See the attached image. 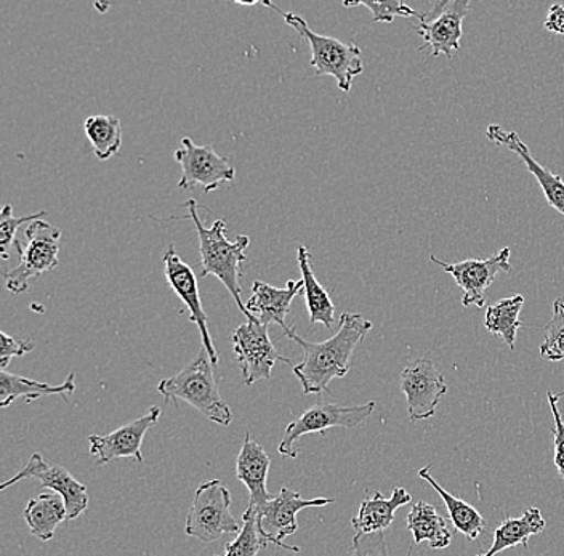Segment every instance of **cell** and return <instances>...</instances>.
Wrapping results in <instances>:
<instances>
[{
  "instance_id": "1",
  "label": "cell",
  "mask_w": 564,
  "mask_h": 556,
  "mask_svg": "<svg viewBox=\"0 0 564 556\" xmlns=\"http://www.w3.org/2000/svg\"><path fill=\"white\" fill-rule=\"evenodd\" d=\"M370 329L372 323L365 316L359 313H344L337 334L319 344L306 341L294 329L289 330L285 337L294 340L303 350L302 361L292 368L303 393L319 395L329 392L330 380L345 378L350 371L352 351L365 340Z\"/></svg>"
},
{
  "instance_id": "2",
  "label": "cell",
  "mask_w": 564,
  "mask_h": 556,
  "mask_svg": "<svg viewBox=\"0 0 564 556\" xmlns=\"http://www.w3.org/2000/svg\"><path fill=\"white\" fill-rule=\"evenodd\" d=\"M185 207H188L189 214L185 217L193 220L199 238L200 263L203 271L200 277L217 276L228 288L229 294L235 298L236 305L249 318L246 305L241 301V265L246 262V249L249 248V236L239 235L235 241H228L225 231L227 224L224 220H215L210 228L200 220L197 214V203L194 199L186 200Z\"/></svg>"
},
{
  "instance_id": "3",
  "label": "cell",
  "mask_w": 564,
  "mask_h": 556,
  "mask_svg": "<svg viewBox=\"0 0 564 556\" xmlns=\"http://www.w3.org/2000/svg\"><path fill=\"white\" fill-rule=\"evenodd\" d=\"M214 368L209 353L203 348L183 371L174 378L161 380L158 392L165 400L185 401L214 424L228 427L232 413L215 382Z\"/></svg>"
},
{
  "instance_id": "4",
  "label": "cell",
  "mask_w": 564,
  "mask_h": 556,
  "mask_svg": "<svg viewBox=\"0 0 564 556\" xmlns=\"http://www.w3.org/2000/svg\"><path fill=\"white\" fill-rule=\"evenodd\" d=\"M263 6L281 13L285 23L308 42L310 48H312V66L317 76L334 77L337 80L338 89L351 90L355 77L365 72L362 52L355 42H341L335 37L321 36L310 30L308 23L297 13L282 12L273 3L264 2Z\"/></svg>"
},
{
  "instance_id": "5",
  "label": "cell",
  "mask_w": 564,
  "mask_h": 556,
  "mask_svg": "<svg viewBox=\"0 0 564 556\" xmlns=\"http://www.w3.org/2000/svg\"><path fill=\"white\" fill-rule=\"evenodd\" d=\"M62 231L45 220H35L24 230L23 239L13 242L20 253V265L6 271V287L10 294L20 295L30 288L45 271L58 266Z\"/></svg>"
},
{
  "instance_id": "6",
  "label": "cell",
  "mask_w": 564,
  "mask_h": 556,
  "mask_svg": "<svg viewBox=\"0 0 564 556\" xmlns=\"http://www.w3.org/2000/svg\"><path fill=\"white\" fill-rule=\"evenodd\" d=\"M231 494L220 480L206 481L196 489L186 516L185 533L197 541H218L224 534L239 533L241 526L231 515Z\"/></svg>"
},
{
  "instance_id": "7",
  "label": "cell",
  "mask_w": 564,
  "mask_h": 556,
  "mask_svg": "<svg viewBox=\"0 0 564 556\" xmlns=\"http://www.w3.org/2000/svg\"><path fill=\"white\" fill-rule=\"evenodd\" d=\"M373 411H376V401H369V403L359 404V406L317 403L300 415L297 421L291 422L285 427L278 450H280L282 456L295 459V457H299L295 441L302 438V436L312 435V433H323L324 435L329 428L358 427L359 424L368 421Z\"/></svg>"
},
{
  "instance_id": "8",
  "label": "cell",
  "mask_w": 564,
  "mask_h": 556,
  "mask_svg": "<svg viewBox=\"0 0 564 556\" xmlns=\"http://www.w3.org/2000/svg\"><path fill=\"white\" fill-rule=\"evenodd\" d=\"M268 327L257 319H247L232 332L231 340L238 357L245 385L250 386L259 380H270L278 361L294 368L291 359L282 357L268 334Z\"/></svg>"
},
{
  "instance_id": "9",
  "label": "cell",
  "mask_w": 564,
  "mask_h": 556,
  "mask_svg": "<svg viewBox=\"0 0 564 556\" xmlns=\"http://www.w3.org/2000/svg\"><path fill=\"white\" fill-rule=\"evenodd\" d=\"M175 161L182 167L178 188L188 189L203 186L204 193H212L236 177L235 167L227 157L220 156L210 144L199 146L185 137L182 148L175 151Z\"/></svg>"
},
{
  "instance_id": "10",
  "label": "cell",
  "mask_w": 564,
  "mask_h": 556,
  "mask_svg": "<svg viewBox=\"0 0 564 556\" xmlns=\"http://www.w3.org/2000/svg\"><path fill=\"white\" fill-rule=\"evenodd\" d=\"M401 392L408 397L409 418L417 424L435 415L441 397L447 393V383L430 359L421 358L401 372Z\"/></svg>"
},
{
  "instance_id": "11",
  "label": "cell",
  "mask_w": 564,
  "mask_h": 556,
  "mask_svg": "<svg viewBox=\"0 0 564 556\" xmlns=\"http://www.w3.org/2000/svg\"><path fill=\"white\" fill-rule=\"evenodd\" d=\"M470 3L468 0H443L435 3L432 12L423 13L422 21H419V36L423 39V45L419 51L425 47L432 48L433 56L446 55L447 58L453 56V52L460 48L462 23L467 17Z\"/></svg>"
},
{
  "instance_id": "12",
  "label": "cell",
  "mask_w": 564,
  "mask_h": 556,
  "mask_svg": "<svg viewBox=\"0 0 564 556\" xmlns=\"http://www.w3.org/2000/svg\"><path fill=\"white\" fill-rule=\"evenodd\" d=\"M510 255V248H503L489 259H468L464 262L446 263L438 257L430 255V262L435 263L456 280L458 287L464 291L462 305L465 308L471 305L482 308L486 288L496 281L497 273L500 271L511 273Z\"/></svg>"
},
{
  "instance_id": "13",
  "label": "cell",
  "mask_w": 564,
  "mask_h": 556,
  "mask_svg": "<svg viewBox=\"0 0 564 556\" xmlns=\"http://www.w3.org/2000/svg\"><path fill=\"white\" fill-rule=\"evenodd\" d=\"M23 480H39L42 488L52 489V492L62 495L65 502L68 520H76L86 512L88 506L87 486L79 483L66 468L48 466L42 454L34 453L26 466L21 468L15 477L7 480L0 486L6 491L10 486L20 483Z\"/></svg>"
},
{
  "instance_id": "14",
  "label": "cell",
  "mask_w": 564,
  "mask_h": 556,
  "mask_svg": "<svg viewBox=\"0 0 564 556\" xmlns=\"http://www.w3.org/2000/svg\"><path fill=\"white\" fill-rule=\"evenodd\" d=\"M335 502L334 499L316 498L303 499L300 492L282 488L270 502L260 510L262 515V533L268 544H274L284 550L300 552L295 545H285L284 538L297 533V515L302 510L313 506H326Z\"/></svg>"
},
{
  "instance_id": "15",
  "label": "cell",
  "mask_w": 564,
  "mask_h": 556,
  "mask_svg": "<svg viewBox=\"0 0 564 556\" xmlns=\"http://www.w3.org/2000/svg\"><path fill=\"white\" fill-rule=\"evenodd\" d=\"M164 273L169 286L178 295L180 301L189 309V319L196 324L199 329L200 339H203V348H206L207 353L212 359V364H218V353L215 350L214 341H212L209 326V316L204 309L203 302H200L199 286H197V277L194 274L192 266L186 265L178 253H176L174 244L164 253Z\"/></svg>"
},
{
  "instance_id": "16",
  "label": "cell",
  "mask_w": 564,
  "mask_h": 556,
  "mask_svg": "<svg viewBox=\"0 0 564 556\" xmlns=\"http://www.w3.org/2000/svg\"><path fill=\"white\" fill-rule=\"evenodd\" d=\"M159 417H161V410L153 406L143 417L122 425L118 430L108 433V435L88 436L91 456L97 457V464L100 466L111 464L116 459H123V457H132L135 462H143L141 446H143L144 435L158 424Z\"/></svg>"
},
{
  "instance_id": "17",
  "label": "cell",
  "mask_w": 564,
  "mask_h": 556,
  "mask_svg": "<svg viewBox=\"0 0 564 556\" xmlns=\"http://www.w3.org/2000/svg\"><path fill=\"white\" fill-rule=\"evenodd\" d=\"M486 137H488L489 142L513 151V153L527 164L528 171L534 175V178L538 179L539 185H541L549 206L558 210L564 217L563 178L550 172L544 165L539 164V162L532 157L531 151H529V148L517 132H509V130H503L500 126L491 124L488 127V130H486Z\"/></svg>"
},
{
  "instance_id": "18",
  "label": "cell",
  "mask_w": 564,
  "mask_h": 556,
  "mask_svg": "<svg viewBox=\"0 0 564 556\" xmlns=\"http://www.w3.org/2000/svg\"><path fill=\"white\" fill-rule=\"evenodd\" d=\"M303 291V281H288V286L278 288L263 283V281H256L252 284V295L247 301L246 309L249 313V318L257 319V321L270 326V324H278L288 334L292 330L285 324L289 309H291L292 301Z\"/></svg>"
},
{
  "instance_id": "19",
  "label": "cell",
  "mask_w": 564,
  "mask_h": 556,
  "mask_svg": "<svg viewBox=\"0 0 564 556\" xmlns=\"http://www.w3.org/2000/svg\"><path fill=\"white\" fill-rule=\"evenodd\" d=\"M270 456L264 453L259 443L253 441L250 433H247L242 448L236 460V477L249 489L250 505L260 512L273 495L268 492L267 480L270 471Z\"/></svg>"
},
{
  "instance_id": "20",
  "label": "cell",
  "mask_w": 564,
  "mask_h": 556,
  "mask_svg": "<svg viewBox=\"0 0 564 556\" xmlns=\"http://www.w3.org/2000/svg\"><path fill=\"white\" fill-rule=\"evenodd\" d=\"M411 502L412 495L404 488H394L390 498L376 491L372 498H366L361 502L358 515L351 520V526L355 527L356 533L362 534L386 531L393 524L397 510Z\"/></svg>"
},
{
  "instance_id": "21",
  "label": "cell",
  "mask_w": 564,
  "mask_h": 556,
  "mask_svg": "<svg viewBox=\"0 0 564 556\" xmlns=\"http://www.w3.org/2000/svg\"><path fill=\"white\" fill-rule=\"evenodd\" d=\"M74 374H69L68 379L62 385H52V383H42L37 380L21 378V375L9 374V372H0V407H9L15 403L18 397L24 401L39 400V397L59 395H73L76 390Z\"/></svg>"
},
{
  "instance_id": "22",
  "label": "cell",
  "mask_w": 564,
  "mask_h": 556,
  "mask_svg": "<svg viewBox=\"0 0 564 556\" xmlns=\"http://www.w3.org/2000/svg\"><path fill=\"white\" fill-rule=\"evenodd\" d=\"M408 530L414 536V544L426 542L432 550H443L453 542V531L438 510L430 503L419 501L412 505L408 515Z\"/></svg>"
},
{
  "instance_id": "23",
  "label": "cell",
  "mask_w": 564,
  "mask_h": 556,
  "mask_svg": "<svg viewBox=\"0 0 564 556\" xmlns=\"http://www.w3.org/2000/svg\"><path fill=\"white\" fill-rule=\"evenodd\" d=\"M297 259L300 271H302L303 294H305L306 308L310 313V323H321L327 329H330L335 324L334 302L330 301L329 292L321 286L315 273H313L312 252L306 246H299Z\"/></svg>"
},
{
  "instance_id": "24",
  "label": "cell",
  "mask_w": 564,
  "mask_h": 556,
  "mask_svg": "<svg viewBox=\"0 0 564 556\" xmlns=\"http://www.w3.org/2000/svg\"><path fill=\"white\" fill-rule=\"evenodd\" d=\"M545 524L541 510L534 509V506L528 509L520 519H506L494 533L489 550L478 556H496L511 547H517V545H523L527 548L529 537L542 533L545 530Z\"/></svg>"
},
{
  "instance_id": "25",
  "label": "cell",
  "mask_w": 564,
  "mask_h": 556,
  "mask_svg": "<svg viewBox=\"0 0 564 556\" xmlns=\"http://www.w3.org/2000/svg\"><path fill=\"white\" fill-rule=\"evenodd\" d=\"M24 520L35 538L42 542L52 541L56 527L63 521H68L62 495L52 492V494H41L39 498L31 499L24 509Z\"/></svg>"
},
{
  "instance_id": "26",
  "label": "cell",
  "mask_w": 564,
  "mask_h": 556,
  "mask_svg": "<svg viewBox=\"0 0 564 556\" xmlns=\"http://www.w3.org/2000/svg\"><path fill=\"white\" fill-rule=\"evenodd\" d=\"M430 470H432V466L422 468L419 471V477L438 492L444 505H446L447 513H449V519L453 521L454 527H456L458 533L464 534L468 541H476V538L485 533L488 523H486V520L482 519L481 513L475 506L462 501L456 495L449 494L443 486L436 483L435 478L430 475Z\"/></svg>"
},
{
  "instance_id": "27",
  "label": "cell",
  "mask_w": 564,
  "mask_h": 556,
  "mask_svg": "<svg viewBox=\"0 0 564 556\" xmlns=\"http://www.w3.org/2000/svg\"><path fill=\"white\" fill-rule=\"evenodd\" d=\"M84 130L97 160H111L121 151L122 124L116 116H90L84 122Z\"/></svg>"
},
{
  "instance_id": "28",
  "label": "cell",
  "mask_w": 564,
  "mask_h": 556,
  "mask_svg": "<svg viewBox=\"0 0 564 556\" xmlns=\"http://www.w3.org/2000/svg\"><path fill=\"white\" fill-rule=\"evenodd\" d=\"M524 305L523 295H513V297L502 298L496 305L489 306L485 316V326L491 336L500 337L510 350L514 348L518 330L523 327L520 321L521 308Z\"/></svg>"
},
{
  "instance_id": "29",
  "label": "cell",
  "mask_w": 564,
  "mask_h": 556,
  "mask_svg": "<svg viewBox=\"0 0 564 556\" xmlns=\"http://www.w3.org/2000/svg\"><path fill=\"white\" fill-rule=\"evenodd\" d=\"M268 545L262 533V515L249 505L242 515V526L238 537L225 545L224 556H257L260 548Z\"/></svg>"
},
{
  "instance_id": "30",
  "label": "cell",
  "mask_w": 564,
  "mask_h": 556,
  "mask_svg": "<svg viewBox=\"0 0 564 556\" xmlns=\"http://www.w3.org/2000/svg\"><path fill=\"white\" fill-rule=\"evenodd\" d=\"M541 357L546 361L564 359V302L562 298L553 302L552 319L545 326V339L541 344ZM564 392L556 397H563Z\"/></svg>"
},
{
  "instance_id": "31",
  "label": "cell",
  "mask_w": 564,
  "mask_h": 556,
  "mask_svg": "<svg viewBox=\"0 0 564 556\" xmlns=\"http://www.w3.org/2000/svg\"><path fill=\"white\" fill-rule=\"evenodd\" d=\"M345 7H366L372 13V20L377 23H393L397 17H403V19H411L415 17L419 21H422L423 13L412 9L408 3L401 2V0H386V2H345Z\"/></svg>"
},
{
  "instance_id": "32",
  "label": "cell",
  "mask_w": 564,
  "mask_h": 556,
  "mask_svg": "<svg viewBox=\"0 0 564 556\" xmlns=\"http://www.w3.org/2000/svg\"><path fill=\"white\" fill-rule=\"evenodd\" d=\"M45 212L33 214V216L15 217L13 216L12 206L6 204L0 214V249H2V259H9V248L12 242H15V233L21 225L33 224L35 220H42Z\"/></svg>"
},
{
  "instance_id": "33",
  "label": "cell",
  "mask_w": 564,
  "mask_h": 556,
  "mask_svg": "<svg viewBox=\"0 0 564 556\" xmlns=\"http://www.w3.org/2000/svg\"><path fill=\"white\" fill-rule=\"evenodd\" d=\"M350 556H391L388 554L383 531L370 534L356 533Z\"/></svg>"
},
{
  "instance_id": "34",
  "label": "cell",
  "mask_w": 564,
  "mask_h": 556,
  "mask_svg": "<svg viewBox=\"0 0 564 556\" xmlns=\"http://www.w3.org/2000/svg\"><path fill=\"white\" fill-rule=\"evenodd\" d=\"M549 397L550 410H552L553 421H555V430H553V443H555V457L553 462L558 468L560 477L564 480V422L558 410V397L552 392L546 393Z\"/></svg>"
},
{
  "instance_id": "35",
  "label": "cell",
  "mask_w": 564,
  "mask_h": 556,
  "mask_svg": "<svg viewBox=\"0 0 564 556\" xmlns=\"http://www.w3.org/2000/svg\"><path fill=\"white\" fill-rule=\"evenodd\" d=\"M0 337H2V347H0V369L2 371H6L10 359L24 357L34 350L33 341L20 340L7 332H0Z\"/></svg>"
},
{
  "instance_id": "36",
  "label": "cell",
  "mask_w": 564,
  "mask_h": 556,
  "mask_svg": "<svg viewBox=\"0 0 564 556\" xmlns=\"http://www.w3.org/2000/svg\"><path fill=\"white\" fill-rule=\"evenodd\" d=\"M544 26L550 33L564 34V6L562 3H553L550 7Z\"/></svg>"
},
{
  "instance_id": "37",
  "label": "cell",
  "mask_w": 564,
  "mask_h": 556,
  "mask_svg": "<svg viewBox=\"0 0 564 556\" xmlns=\"http://www.w3.org/2000/svg\"><path fill=\"white\" fill-rule=\"evenodd\" d=\"M238 3V6H242V7H249V6H257V3L259 2H236Z\"/></svg>"
}]
</instances>
